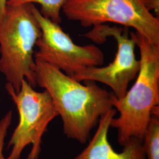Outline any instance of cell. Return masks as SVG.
Here are the masks:
<instances>
[{
    "instance_id": "obj_1",
    "label": "cell",
    "mask_w": 159,
    "mask_h": 159,
    "mask_svg": "<svg viewBox=\"0 0 159 159\" xmlns=\"http://www.w3.org/2000/svg\"><path fill=\"white\" fill-rule=\"evenodd\" d=\"M35 61L37 84L50 95L62 119L64 134L84 144L101 117L113 108L112 92L93 81L82 84L55 67Z\"/></svg>"
},
{
    "instance_id": "obj_2",
    "label": "cell",
    "mask_w": 159,
    "mask_h": 159,
    "mask_svg": "<svg viewBox=\"0 0 159 159\" xmlns=\"http://www.w3.org/2000/svg\"><path fill=\"white\" fill-rule=\"evenodd\" d=\"M134 36L140 52L138 77L125 96L111 95L113 107L119 116L111 120L110 127L117 130V140L122 146L132 139L143 141L152 111L159 104V46L137 32Z\"/></svg>"
},
{
    "instance_id": "obj_3",
    "label": "cell",
    "mask_w": 159,
    "mask_h": 159,
    "mask_svg": "<svg viewBox=\"0 0 159 159\" xmlns=\"http://www.w3.org/2000/svg\"><path fill=\"white\" fill-rule=\"evenodd\" d=\"M32 3L7 5L0 24V72L16 93L23 80L33 88L37 85L34 48L41 30Z\"/></svg>"
},
{
    "instance_id": "obj_4",
    "label": "cell",
    "mask_w": 159,
    "mask_h": 159,
    "mask_svg": "<svg viewBox=\"0 0 159 159\" xmlns=\"http://www.w3.org/2000/svg\"><path fill=\"white\" fill-rule=\"evenodd\" d=\"M62 11L68 20L84 27L110 22L134 28L159 46V17L147 10L141 0H68Z\"/></svg>"
},
{
    "instance_id": "obj_5",
    "label": "cell",
    "mask_w": 159,
    "mask_h": 159,
    "mask_svg": "<svg viewBox=\"0 0 159 159\" xmlns=\"http://www.w3.org/2000/svg\"><path fill=\"white\" fill-rule=\"evenodd\" d=\"M6 88L17 106L20 117L8 144L11 151L6 159H20L23 150L30 144L32 148L27 159H37L42 137L49 123L58 116L51 96L46 90L35 91L25 79L17 93L8 84Z\"/></svg>"
},
{
    "instance_id": "obj_6",
    "label": "cell",
    "mask_w": 159,
    "mask_h": 159,
    "mask_svg": "<svg viewBox=\"0 0 159 159\" xmlns=\"http://www.w3.org/2000/svg\"><path fill=\"white\" fill-rule=\"evenodd\" d=\"M83 36L91 39L97 44H102L110 37L117 43V51L112 63L103 67L85 68L72 78L77 81H93L100 82L110 87L117 98L125 96L131 81L136 77L140 67V61L135 56L136 41L134 33L127 27H110L100 24Z\"/></svg>"
},
{
    "instance_id": "obj_7",
    "label": "cell",
    "mask_w": 159,
    "mask_h": 159,
    "mask_svg": "<svg viewBox=\"0 0 159 159\" xmlns=\"http://www.w3.org/2000/svg\"><path fill=\"white\" fill-rule=\"evenodd\" d=\"M33 10L41 30L35 60L54 66L71 78L85 68L102 64L104 55L98 47L75 44L58 24L44 17L34 5Z\"/></svg>"
},
{
    "instance_id": "obj_8",
    "label": "cell",
    "mask_w": 159,
    "mask_h": 159,
    "mask_svg": "<svg viewBox=\"0 0 159 159\" xmlns=\"http://www.w3.org/2000/svg\"><path fill=\"white\" fill-rule=\"evenodd\" d=\"M117 110L112 108L102 116L94 136L87 146L73 159H146L143 141L132 139L124 146L121 152H116L108 142V132Z\"/></svg>"
},
{
    "instance_id": "obj_9",
    "label": "cell",
    "mask_w": 159,
    "mask_h": 159,
    "mask_svg": "<svg viewBox=\"0 0 159 159\" xmlns=\"http://www.w3.org/2000/svg\"><path fill=\"white\" fill-rule=\"evenodd\" d=\"M143 147L148 159H159V107L153 108L143 139Z\"/></svg>"
},
{
    "instance_id": "obj_10",
    "label": "cell",
    "mask_w": 159,
    "mask_h": 159,
    "mask_svg": "<svg viewBox=\"0 0 159 159\" xmlns=\"http://www.w3.org/2000/svg\"><path fill=\"white\" fill-rule=\"evenodd\" d=\"M68 0H8L7 5H20L26 3H38L41 5L40 13L54 23L61 21L60 12Z\"/></svg>"
},
{
    "instance_id": "obj_11",
    "label": "cell",
    "mask_w": 159,
    "mask_h": 159,
    "mask_svg": "<svg viewBox=\"0 0 159 159\" xmlns=\"http://www.w3.org/2000/svg\"><path fill=\"white\" fill-rule=\"evenodd\" d=\"M12 111H9L0 121V159H6L3 154V148L7 130L12 121Z\"/></svg>"
},
{
    "instance_id": "obj_12",
    "label": "cell",
    "mask_w": 159,
    "mask_h": 159,
    "mask_svg": "<svg viewBox=\"0 0 159 159\" xmlns=\"http://www.w3.org/2000/svg\"><path fill=\"white\" fill-rule=\"evenodd\" d=\"M141 1L147 10L150 12L154 10L157 17H159V0H141Z\"/></svg>"
},
{
    "instance_id": "obj_13",
    "label": "cell",
    "mask_w": 159,
    "mask_h": 159,
    "mask_svg": "<svg viewBox=\"0 0 159 159\" xmlns=\"http://www.w3.org/2000/svg\"><path fill=\"white\" fill-rule=\"evenodd\" d=\"M7 1L8 0H0V24L2 23L5 15Z\"/></svg>"
}]
</instances>
